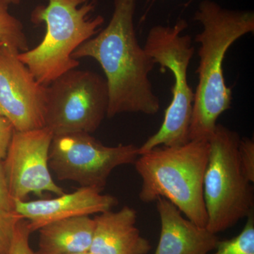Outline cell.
Listing matches in <instances>:
<instances>
[{
    "mask_svg": "<svg viewBox=\"0 0 254 254\" xmlns=\"http://www.w3.org/2000/svg\"><path fill=\"white\" fill-rule=\"evenodd\" d=\"M155 201L161 227L155 254H208L215 250L218 235L184 218L166 198Z\"/></svg>",
    "mask_w": 254,
    "mask_h": 254,
    "instance_id": "obj_12",
    "label": "cell"
},
{
    "mask_svg": "<svg viewBox=\"0 0 254 254\" xmlns=\"http://www.w3.org/2000/svg\"><path fill=\"white\" fill-rule=\"evenodd\" d=\"M31 233L28 220L20 219L15 226L9 254H38L30 246Z\"/></svg>",
    "mask_w": 254,
    "mask_h": 254,
    "instance_id": "obj_18",
    "label": "cell"
},
{
    "mask_svg": "<svg viewBox=\"0 0 254 254\" xmlns=\"http://www.w3.org/2000/svg\"><path fill=\"white\" fill-rule=\"evenodd\" d=\"M95 6V0H49L48 4L38 5L32 11V23H45L46 34L38 46L18 53V58L42 85L48 86L79 66L73 53L104 23L101 15L91 17Z\"/></svg>",
    "mask_w": 254,
    "mask_h": 254,
    "instance_id": "obj_4",
    "label": "cell"
},
{
    "mask_svg": "<svg viewBox=\"0 0 254 254\" xmlns=\"http://www.w3.org/2000/svg\"><path fill=\"white\" fill-rule=\"evenodd\" d=\"M14 203L15 212L28 220L33 232L50 222L112 210L118 204V200L114 195L102 194L97 189L81 187L72 193H64L51 199L16 200Z\"/></svg>",
    "mask_w": 254,
    "mask_h": 254,
    "instance_id": "obj_11",
    "label": "cell"
},
{
    "mask_svg": "<svg viewBox=\"0 0 254 254\" xmlns=\"http://www.w3.org/2000/svg\"><path fill=\"white\" fill-rule=\"evenodd\" d=\"M90 254L89 253H76V254Z\"/></svg>",
    "mask_w": 254,
    "mask_h": 254,
    "instance_id": "obj_23",
    "label": "cell"
},
{
    "mask_svg": "<svg viewBox=\"0 0 254 254\" xmlns=\"http://www.w3.org/2000/svg\"><path fill=\"white\" fill-rule=\"evenodd\" d=\"M18 53L0 46V116L7 119L15 131H31L45 127L47 86L37 81Z\"/></svg>",
    "mask_w": 254,
    "mask_h": 254,
    "instance_id": "obj_10",
    "label": "cell"
},
{
    "mask_svg": "<svg viewBox=\"0 0 254 254\" xmlns=\"http://www.w3.org/2000/svg\"><path fill=\"white\" fill-rule=\"evenodd\" d=\"M148 1H154L155 0H147Z\"/></svg>",
    "mask_w": 254,
    "mask_h": 254,
    "instance_id": "obj_24",
    "label": "cell"
},
{
    "mask_svg": "<svg viewBox=\"0 0 254 254\" xmlns=\"http://www.w3.org/2000/svg\"><path fill=\"white\" fill-rule=\"evenodd\" d=\"M136 211L125 205L119 211L97 214L91 254H148L149 241L136 227Z\"/></svg>",
    "mask_w": 254,
    "mask_h": 254,
    "instance_id": "obj_13",
    "label": "cell"
},
{
    "mask_svg": "<svg viewBox=\"0 0 254 254\" xmlns=\"http://www.w3.org/2000/svg\"><path fill=\"white\" fill-rule=\"evenodd\" d=\"M9 4L0 0V41L19 53L28 50L27 37L22 23L9 12Z\"/></svg>",
    "mask_w": 254,
    "mask_h": 254,
    "instance_id": "obj_15",
    "label": "cell"
},
{
    "mask_svg": "<svg viewBox=\"0 0 254 254\" xmlns=\"http://www.w3.org/2000/svg\"><path fill=\"white\" fill-rule=\"evenodd\" d=\"M94 219L78 216L50 222L39 231L38 254L89 253Z\"/></svg>",
    "mask_w": 254,
    "mask_h": 254,
    "instance_id": "obj_14",
    "label": "cell"
},
{
    "mask_svg": "<svg viewBox=\"0 0 254 254\" xmlns=\"http://www.w3.org/2000/svg\"><path fill=\"white\" fill-rule=\"evenodd\" d=\"M6 4H19L23 0H4Z\"/></svg>",
    "mask_w": 254,
    "mask_h": 254,
    "instance_id": "obj_22",
    "label": "cell"
},
{
    "mask_svg": "<svg viewBox=\"0 0 254 254\" xmlns=\"http://www.w3.org/2000/svg\"><path fill=\"white\" fill-rule=\"evenodd\" d=\"M188 23L179 18L174 26L156 25L150 28L144 45L145 51L160 65V71L169 70L173 74L171 103L165 110L163 124L158 131L138 147V155L157 146H180L190 141L189 133L194 92L187 77L193 54L191 37L182 35Z\"/></svg>",
    "mask_w": 254,
    "mask_h": 254,
    "instance_id": "obj_5",
    "label": "cell"
},
{
    "mask_svg": "<svg viewBox=\"0 0 254 254\" xmlns=\"http://www.w3.org/2000/svg\"><path fill=\"white\" fill-rule=\"evenodd\" d=\"M138 155V147L133 144L107 146L91 133H68L53 137L49 167L61 181L103 191L112 172L121 165L134 164Z\"/></svg>",
    "mask_w": 254,
    "mask_h": 254,
    "instance_id": "obj_8",
    "label": "cell"
},
{
    "mask_svg": "<svg viewBox=\"0 0 254 254\" xmlns=\"http://www.w3.org/2000/svg\"><path fill=\"white\" fill-rule=\"evenodd\" d=\"M14 131V127L9 120L0 116V160L6 158Z\"/></svg>",
    "mask_w": 254,
    "mask_h": 254,
    "instance_id": "obj_21",
    "label": "cell"
},
{
    "mask_svg": "<svg viewBox=\"0 0 254 254\" xmlns=\"http://www.w3.org/2000/svg\"><path fill=\"white\" fill-rule=\"evenodd\" d=\"M105 78L88 70H70L47 86L45 127L54 136L96 131L108 113Z\"/></svg>",
    "mask_w": 254,
    "mask_h": 254,
    "instance_id": "obj_7",
    "label": "cell"
},
{
    "mask_svg": "<svg viewBox=\"0 0 254 254\" xmlns=\"http://www.w3.org/2000/svg\"><path fill=\"white\" fill-rule=\"evenodd\" d=\"M113 1L108 26L78 47L72 58H92L103 68L109 93L107 118L123 113L154 115L160 107L149 78L155 64L136 38L137 0Z\"/></svg>",
    "mask_w": 254,
    "mask_h": 254,
    "instance_id": "obj_1",
    "label": "cell"
},
{
    "mask_svg": "<svg viewBox=\"0 0 254 254\" xmlns=\"http://www.w3.org/2000/svg\"><path fill=\"white\" fill-rule=\"evenodd\" d=\"M240 139L237 131L218 124L208 141L203 199L206 228L215 235L253 214V187L244 175L239 160Z\"/></svg>",
    "mask_w": 254,
    "mask_h": 254,
    "instance_id": "obj_6",
    "label": "cell"
},
{
    "mask_svg": "<svg viewBox=\"0 0 254 254\" xmlns=\"http://www.w3.org/2000/svg\"><path fill=\"white\" fill-rule=\"evenodd\" d=\"M193 20L203 30L195 41L200 45L198 85L194 92L190 127V141H208L219 117L231 107V88L225 83L223 63L232 44L254 32V13L251 10L230 9L212 0L198 4Z\"/></svg>",
    "mask_w": 254,
    "mask_h": 254,
    "instance_id": "obj_2",
    "label": "cell"
},
{
    "mask_svg": "<svg viewBox=\"0 0 254 254\" xmlns=\"http://www.w3.org/2000/svg\"><path fill=\"white\" fill-rule=\"evenodd\" d=\"M208 254H254V218L247 217L242 232L230 240H220L215 250Z\"/></svg>",
    "mask_w": 254,
    "mask_h": 254,
    "instance_id": "obj_16",
    "label": "cell"
},
{
    "mask_svg": "<svg viewBox=\"0 0 254 254\" xmlns=\"http://www.w3.org/2000/svg\"><path fill=\"white\" fill-rule=\"evenodd\" d=\"M1 45H3V43L2 42L0 41V46H1Z\"/></svg>",
    "mask_w": 254,
    "mask_h": 254,
    "instance_id": "obj_25",
    "label": "cell"
},
{
    "mask_svg": "<svg viewBox=\"0 0 254 254\" xmlns=\"http://www.w3.org/2000/svg\"><path fill=\"white\" fill-rule=\"evenodd\" d=\"M0 208L6 211L15 212L14 200L9 193L3 160H0Z\"/></svg>",
    "mask_w": 254,
    "mask_h": 254,
    "instance_id": "obj_20",
    "label": "cell"
},
{
    "mask_svg": "<svg viewBox=\"0 0 254 254\" xmlns=\"http://www.w3.org/2000/svg\"><path fill=\"white\" fill-rule=\"evenodd\" d=\"M21 216L0 208V254H9L15 226Z\"/></svg>",
    "mask_w": 254,
    "mask_h": 254,
    "instance_id": "obj_17",
    "label": "cell"
},
{
    "mask_svg": "<svg viewBox=\"0 0 254 254\" xmlns=\"http://www.w3.org/2000/svg\"><path fill=\"white\" fill-rule=\"evenodd\" d=\"M53 137L47 127L14 131L3 160L9 193L14 200H25L31 193L42 196L44 192L57 195L65 193L50 172L49 153Z\"/></svg>",
    "mask_w": 254,
    "mask_h": 254,
    "instance_id": "obj_9",
    "label": "cell"
},
{
    "mask_svg": "<svg viewBox=\"0 0 254 254\" xmlns=\"http://www.w3.org/2000/svg\"><path fill=\"white\" fill-rule=\"evenodd\" d=\"M89 254H90V253H89Z\"/></svg>",
    "mask_w": 254,
    "mask_h": 254,
    "instance_id": "obj_26",
    "label": "cell"
},
{
    "mask_svg": "<svg viewBox=\"0 0 254 254\" xmlns=\"http://www.w3.org/2000/svg\"><path fill=\"white\" fill-rule=\"evenodd\" d=\"M239 160L246 178L254 182V141L250 138H241L238 148Z\"/></svg>",
    "mask_w": 254,
    "mask_h": 254,
    "instance_id": "obj_19",
    "label": "cell"
},
{
    "mask_svg": "<svg viewBox=\"0 0 254 254\" xmlns=\"http://www.w3.org/2000/svg\"><path fill=\"white\" fill-rule=\"evenodd\" d=\"M208 155L205 140L180 146L160 145L138 155L134 165L142 180L139 199L148 203L166 198L188 220L206 227L203 179Z\"/></svg>",
    "mask_w": 254,
    "mask_h": 254,
    "instance_id": "obj_3",
    "label": "cell"
}]
</instances>
